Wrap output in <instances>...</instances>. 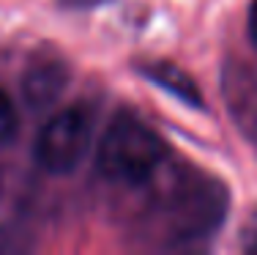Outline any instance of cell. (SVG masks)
<instances>
[{"mask_svg": "<svg viewBox=\"0 0 257 255\" xmlns=\"http://www.w3.org/2000/svg\"><path fill=\"white\" fill-rule=\"evenodd\" d=\"M167 228L173 239L194 241L222 225L227 214V192L219 181L205 176H189L164 200Z\"/></svg>", "mask_w": 257, "mask_h": 255, "instance_id": "cell-2", "label": "cell"}, {"mask_svg": "<svg viewBox=\"0 0 257 255\" xmlns=\"http://www.w3.org/2000/svg\"><path fill=\"white\" fill-rule=\"evenodd\" d=\"M66 85H69V69L63 66V60L41 58L30 63L22 74V99L33 110H44L63 96Z\"/></svg>", "mask_w": 257, "mask_h": 255, "instance_id": "cell-4", "label": "cell"}, {"mask_svg": "<svg viewBox=\"0 0 257 255\" xmlns=\"http://www.w3.org/2000/svg\"><path fill=\"white\" fill-rule=\"evenodd\" d=\"M249 39L257 47V0H252V9H249Z\"/></svg>", "mask_w": 257, "mask_h": 255, "instance_id": "cell-8", "label": "cell"}, {"mask_svg": "<svg viewBox=\"0 0 257 255\" xmlns=\"http://www.w3.org/2000/svg\"><path fill=\"white\" fill-rule=\"evenodd\" d=\"M241 247H243L246 252H254V255H257V214L246 222V228H243V233H241Z\"/></svg>", "mask_w": 257, "mask_h": 255, "instance_id": "cell-7", "label": "cell"}, {"mask_svg": "<svg viewBox=\"0 0 257 255\" xmlns=\"http://www.w3.org/2000/svg\"><path fill=\"white\" fill-rule=\"evenodd\" d=\"M164 156V140L132 113L115 115L99 143V170L120 184H143L154 179Z\"/></svg>", "mask_w": 257, "mask_h": 255, "instance_id": "cell-1", "label": "cell"}, {"mask_svg": "<svg viewBox=\"0 0 257 255\" xmlns=\"http://www.w3.org/2000/svg\"><path fill=\"white\" fill-rule=\"evenodd\" d=\"M20 132V118H17V107L11 96L0 88V145H9Z\"/></svg>", "mask_w": 257, "mask_h": 255, "instance_id": "cell-6", "label": "cell"}, {"mask_svg": "<svg viewBox=\"0 0 257 255\" xmlns=\"http://www.w3.org/2000/svg\"><path fill=\"white\" fill-rule=\"evenodd\" d=\"M93 121L82 107L55 113L36 137V162L52 176H69L90 151Z\"/></svg>", "mask_w": 257, "mask_h": 255, "instance_id": "cell-3", "label": "cell"}, {"mask_svg": "<svg viewBox=\"0 0 257 255\" xmlns=\"http://www.w3.org/2000/svg\"><path fill=\"white\" fill-rule=\"evenodd\" d=\"M143 74L154 85L164 88L167 94H173L175 99L186 102V105H192V107H203V94H200L197 82H194L183 69H178V66L167 63V60H156V63L143 66Z\"/></svg>", "mask_w": 257, "mask_h": 255, "instance_id": "cell-5", "label": "cell"}]
</instances>
